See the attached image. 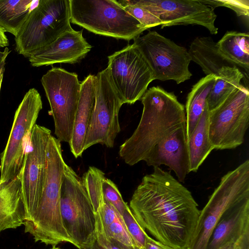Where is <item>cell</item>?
Listing matches in <instances>:
<instances>
[{
    "instance_id": "1",
    "label": "cell",
    "mask_w": 249,
    "mask_h": 249,
    "mask_svg": "<svg viewBox=\"0 0 249 249\" xmlns=\"http://www.w3.org/2000/svg\"><path fill=\"white\" fill-rule=\"evenodd\" d=\"M129 208L140 225L157 241L188 249L200 211L191 192L160 167L144 176Z\"/></svg>"
},
{
    "instance_id": "2",
    "label": "cell",
    "mask_w": 249,
    "mask_h": 249,
    "mask_svg": "<svg viewBox=\"0 0 249 249\" xmlns=\"http://www.w3.org/2000/svg\"><path fill=\"white\" fill-rule=\"evenodd\" d=\"M141 100L143 110L140 122L119 148L120 157L130 166L145 161L155 147L186 126L185 107L173 92L153 87Z\"/></svg>"
},
{
    "instance_id": "3",
    "label": "cell",
    "mask_w": 249,
    "mask_h": 249,
    "mask_svg": "<svg viewBox=\"0 0 249 249\" xmlns=\"http://www.w3.org/2000/svg\"><path fill=\"white\" fill-rule=\"evenodd\" d=\"M66 163L60 142L51 136L47 149L45 182L38 207L32 219L24 222L25 232L36 242L53 247L62 242L75 244L67 232L61 216L60 195Z\"/></svg>"
},
{
    "instance_id": "4",
    "label": "cell",
    "mask_w": 249,
    "mask_h": 249,
    "mask_svg": "<svg viewBox=\"0 0 249 249\" xmlns=\"http://www.w3.org/2000/svg\"><path fill=\"white\" fill-rule=\"evenodd\" d=\"M71 22L96 34L129 41L146 29L116 0H70Z\"/></svg>"
},
{
    "instance_id": "5",
    "label": "cell",
    "mask_w": 249,
    "mask_h": 249,
    "mask_svg": "<svg viewBox=\"0 0 249 249\" xmlns=\"http://www.w3.org/2000/svg\"><path fill=\"white\" fill-rule=\"evenodd\" d=\"M70 22V0H38L15 36L16 51L29 58L72 30Z\"/></svg>"
},
{
    "instance_id": "6",
    "label": "cell",
    "mask_w": 249,
    "mask_h": 249,
    "mask_svg": "<svg viewBox=\"0 0 249 249\" xmlns=\"http://www.w3.org/2000/svg\"><path fill=\"white\" fill-rule=\"evenodd\" d=\"M247 197H249V160L221 178L200 212L188 249H206L212 232L223 213Z\"/></svg>"
},
{
    "instance_id": "7",
    "label": "cell",
    "mask_w": 249,
    "mask_h": 249,
    "mask_svg": "<svg viewBox=\"0 0 249 249\" xmlns=\"http://www.w3.org/2000/svg\"><path fill=\"white\" fill-rule=\"evenodd\" d=\"M63 225L78 249H89L93 242L96 218L82 178L67 164L60 195Z\"/></svg>"
},
{
    "instance_id": "8",
    "label": "cell",
    "mask_w": 249,
    "mask_h": 249,
    "mask_svg": "<svg viewBox=\"0 0 249 249\" xmlns=\"http://www.w3.org/2000/svg\"><path fill=\"white\" fill-rule=\"evenodd\" d=\"M249 123V91L241 84L220 105L209 111V137L214 149L241 145Z\"/></svg>"
},
{
    "instance_id": "9",
    "label": "cell",
    "mask_w": 249,
    "mask_h": 249,
    "mask_svg": "<svg viewBox=\"0 0 249 249\" xmlns=\"http://www.w3.org/2000/svg\"><path fill=\"white\" fill-rule=\"evenodd\" d=\"M41 82L49 102L54 123V134L60 142L69 143L81 89L76 73L52 67Z\"/></svg>"
},
{
    "instance_id": "10",
    "label": "cell",
    "mask_w": 249,
    "mask_h": 249,
    "mask_svg": "<svg viewBox=\"0 0 249 249\" xmlns=\"http://www.w3.org/2000/svg\"><path fill=\"white\" fill-rule=\"evenodd\" d=\"M153 73L154 80H173L180 84L190 79L188 51L156 31H149L133 39Z\"/></svg>"
},
{
    "instance_id": "11",
    "label": "cell",
    "mask_w": 249,
    "mask_h": 249,
    "mask_svg": "<svg viewBox=\"0 0 249 249\" xmlns=\"http://www.w3.org/2000/svg\"><path fill=\"white\" fill-rule=\"evenodd\" d=\"M95 76V102L85 136L84 151L97 143L113 147L121 130L119 113L124 103L113 86L108 69Z\"/></svg>"
},
{
    "instance_id": "12",
    "label": "cell",
    "mask_w": 249,
    "mask_h": 249,
    "mask_svg": "<svg viewBox=\"0 0 249 249\" xmlns=\"http://www.w3.org/2000/svg\"><path fill=\"white\" fill-rule=\"evenodd\" d=\"M42 108L40 94L36 89H30L16 111L7 144L0 154V185L19 173L29 135Z\"/></svg>"
},
{
    "instance_id": "13",
    "label": "cell",
    "mask_w": 249,
    "mask_h": 249,
    "mask_svg": "<svg viewBox=\"0 0 249 249\" xmlns=\"http://www.w3.org/2000/svg\"><path fill=\"white\" fill-rule=\"evenodd\" d=\"M109 76L124 104H133L141 99L154 80L151 69L132 44L108 56Z\"/></svg>"
},
{
    "instance_id": "14",
    "label": "cell",
    "mask_w": 249,
    "mask_h": 249,
    "mask_svg": "<svg viewBox=\"0 0 249 249\" xmlns=\"http://www.w3.org/2000/svg\"><path fill=\"white\" fill-rule=\"evenodd\" d=\"M52 136L48 128L35 124L28 136L23 165L19 172L25 221L33 217L45 182L48 144Z\"/></svg>"
},
{
    "instance_id": "15",
    "label": "cell",
    "mask_w": 249,
    "mask_h": 249,
    "mask_svg": "<svg viewBox=\"0 0 249 249\" xmlns=\"http://www.w3.org/2000/svg\"><path fill=\"white\" fill-rule=\"evenodd\" d=\"M159 18L163 22L161 28L178 25L195 24L207 28L216 35V15L212 7L199 0H128Z\"/></svg>"
},
{
    "instance_id": "16",
    "label": "cell",
    "mask_w": 249,
    "mask_h": 249,
    "mask_svg": "<svg viewBox=\"0 0 249 249\" xmlns=\"http://www.w3.org/2000/svg\"><path fill=\"white\" fill-rule=\"evenodd\" d=\"M91 48L83 36V30L72 29L35 52L29 60L32 66L36 67L55 63L75 64L84 58Z\"/></svg>"
},
{
    "instance_id": "17",
    "label": "cell",
    "mask_w": 249,
    "mask_h": 249,
    "mask_svg": "<svg viewBox=\"0 0 249 249\" xmlns=\"http://www.w3.org/2000/svg\"><path fill=\"white\" fill-rule=\"evenodd\" d=\"M249 238V197L228 208L213 229L206 249H218L227 243L238 245Z\"/></svg>"
},
{
    "instance_id": "18",
    "label": "cell",
    "mask_w": 249,
    "mask_h": 249,
    "mask_svg": "<svg viewBox=\"0 0 249 249\" xmlns=\"http://www.w3.org/2000/svg\"><path fill=\"white\" fill-rule=\"evenodd\" d=\"M149 166H168L180 182L190 172L186 126L182 127L157 145L144 161Z\"/></svg>"
},
{
    "instance_id": "19",
    "label": "cell",
    "mask_w": 249,
    "mask_h": 249,
    "mask_svg": "<svg viewBox=\"0 0 249 249\" xmlns=\"http://www.w3.org/2000/svg\"><path fill=\"white\" fill-rule=\"evenodd\" d=\"M96 76L88 75L81 83L79 101L69 145L75 158L81 157L88 127L95 102Z\"/></svg>"
},
{
    "instance_id": "20",
    "label": "cell",
    "mask_w": 249,
    "mask_h": 249,
    "mask_svg": "<svg viewBox=\"0 0 249 249\" xmlns=\"http://www.w3.org/2000/svg\"><path fill=\"white\" fill-rule=\"evenodd\" d=\"M25 221L19 174L0 185V232L16 229Z\"/></svg>"
},
{
    "instance_id": "21",
    "label": "cell",
    "mask_w": 249,
    "mask_h": 249,
    "mask_svg": "<svg viewBox=\"0 0 249 249\" xmlns=\"http://www.w3.org/2000/svg\"><path fill=\"white\" fill-rule=\"evenodd\" d=\"M188 51L191 60L199 65L206 75L217 77L224 67H237L220 53L216 42L209 36L195 39Z\"/></svg>"
},
{
    "instance_id": "22",
    "label": "cell",
    "mask_w": 249,
    "mask_h": 249,
    "mask_svg": "<svg viewBox=\"0 0 249 249\" xmlns=\"http://www.w3.org/2000/svg\"><path fill=\"white\" fill-rule=\"evenodd\" d=\"M209 111L207 103L197 125L187 140L190 172H196L214 149L209 137Z\"/></svg>"
},
{
    "instance_id": "23",
    "label": "cell",
    "mask_w": 249,
    "mask_h": 249,
    "mask_svg": "<svg viewBox=\"0 0 249 249\" xmlns=\"http://www.w3.org/2000/svg\"><path fill=\"white\" fill-rule=\"evenodd\" d=\"M215 79L216 77L213 74L206 75L193 86L187 95L185 107L187 140L204 110Z\"/></svg>"
},
{
    "instance_id": "24",
    "label": "cell",
    "mask_w": 249,
    "mask_h": 249,
    "mask_svg": "<svg viewBox=\"0 0 249 249\" xmlns=\"http://www.w3.org/2000/svg\"><path fill=\"white\" fill-rule=\"evenodd\" d=\"M216 45L220 53L239 69H243L249 78V33L228 31Z\"/></svg>"
},
{
    "instance_id": "25",
    "label": "cell",
    "mask_w": 249,
    "mask_h": 249,
    "mask_svg": "<svg viewBox=\"0 0 249 249\" xmlns=\"http://www.w3.org/2000/svg\"><path fill=\"white\" fill-rule=\"evenodd\" d=\"M38 1L0 0V28L15 36Z\"/></svg>"
},
{
    "instance_id": "26",
    "label": "cell",
    "mask_w": 249,
    "mask_h": 249,
    "mask_svg": "<svg viewBox=\"0 0 249 249\" xmlns=\"http://www.w3.org/2000/svg\"><path fill=\"white\" fill-rule=\"evenodd\" d=\"M244 77L237 67H224L216 77L214 84L209 93L207 103L210 111L220 105L241 84Z\"/></svg>"
},
{
    "instance_id": "27",
    "label": "cell",
    "mask_w": 249,
    "mask_h": 249,
    "mask_svg": "<svg viewBox=\"0 0 249 249\" xmlns=\"http://www.w3.org/2000/svg\"><path fill=\"white\" fill-rule=\"evenodd\" d=\"M105 227L108 235L120 249H141L127 230L120 213L114 222Z\"/></svg>"
},
{
    "instance_id": "28",
    "label": "cell",
    "mask_w": 249,
    "mask_h": 249,
    "mask_svg": "<svg viewBox=\"0 0 249 249\" xmlns=\"http://www.w3.org/2000/svg\"><path fill=\"white\" fill-rule=\"evenodd\" d=\"M116 1L146 30L158 25L162 26L163 24L159 18L150 12L139 5L130 3L128 0Z\"/></svg>"
},
{
    "instance_id": "29",
    "label": "cell",
    "mask_w": 249,
    "mask_h": 249,
    "mask_svg": "<svg viewBox=\"0 0 249 249\" xmlns=\"http://www.w3.org/2000/svg\"><path fill=\"white\" fill-rule=\"evenodd\" d=\"M122 216L127 230L136 244L141 249H144L146 239L148 235L138 223L129 206Z\"/></svg>"
},
{
    "instance_id": "30",
    "label": "cell",
    "mask_w": 249,
    "mask_h": 249,
    "mask_svg": "<svg viewBox=\"0 0 249 249\" xmlns=\"http://www.w3.org/2000/svg\"><path fill=\"white\" fill-rule=\"evenodd\" d=\"M102 190L105 199L122 215L128 206L123 200L116 185L105 177L102 181Z\"/></svg>"
},
{
    "instance_id": "31",
    "label": "cell",
    "mask_w": 249,
    "mask_h": 249,
    "mask_svg": "<svg viewBox=\"0 0 249 249\" xmlns=\"http://www.w3.org/2000/svg\"><path fill=\"white\" fill-rule=\"evenodd\" d=\"M95 213L96 230L93 242L90 248L92 249H120L107 234L99 213Z\"/></svg>"
},
{
    "instance_id": "32",
    "label": "cell",
    "mask_w": 249,
    "mask_h": 249,
    "mask_svg": "<svg viewBox=\"0 0 249 249\" xmlns=\"http://www.w3.org/2000/svg\"><path fill=\"white\" fill-rule=\"evenodd\" d=\"M204 4L214 8L224 6L232 10L238 17L246 18L249 16V0H199Z\"/></svg>"
},
{
    "instance_id": "33",
    "label": "cell",
    "mask_w": 249,
    "mask_h": 249,
    "mask_svg": "<svg viewBox=\"0 0 249 249\" xmlns=\"http://www.w3.org/2000/svg\"><path fill=\"white\" fill-rule=\"evenodd\" d=\"M144 249H175L155 240L148 236L146 239Z\"/></svg>"
},
{
    "instance_id": "34",
    "label": "cell",
    "mask_w": 249,
    "mask_h": 249,
    "mask_svg": "<svg viewBox=\"0 0 249 249\" xmlns=\"http://www.w3.org/2000/svg\"><path fill=\"white\" fill-rule=\"evenodd\" d=\"M8 45V39L5 32L0 28V47H7Z\"/></svg>"
},
{
    "instance_id": "35",
    "label": "cell",
    "mask_w": 249,
    "mask_h": 249,
    "mask_svg": "<svg viewBox=\"0 0 249 249\" xmlns=\"http://www.w3.org/2000/svg\"><path fill=\"white\" fill-rule=\"evenodd\" d=\"M5 60L6 59H4L0 64V89L5 70Z\"/></svg>"
},
{
    "instance_id": "36",
    "label": "cell",
    "mask_w": 249,
    "mask_h": 249,
    "mask_svg": "<svg viewBox=\"0 0 249 249\" xmlns=\"http://www.w3.org/2000/svg\"><path fill=\"white\" fill-rule=\"evenodd\" d=\"M218 249H239V248L236 244L230 242L227 243Z\"/></svg>"
},
{
    "instance_id": "37",
    "label": "cell",
    "mask_w": 249,
    "mask_h": 249,
    "mask_svg": "<svg viewBox=\"0 0 249 249\" xmlns=\"http://www.w3.org/2000/svg\"><path fill=\"white\" fill-rule=\"evenodd\" d=\"M9 53L10 51L8 47H5L3 51L0 49V64L4 59L7 58Z\"/></svg>"
},
{
    "instance_id": "38",
    "label": "cell",
    "mask_w": 249,
    "mask_h": 249,
    "mask_svg": "<svg viewBox=\"0 0 249 249\" xmlns=\"http://www.w3.org/2000/svg\"><path fill=\"white\" fill-rule=\"evenodd\" d=\"M51 249H61L58 247H56V246H53Z\"/></svg>"
},
{
    "instance_id": "39",
    "label": "cell",
    "mask_w": 249,
    "mask_h": 249,
    "mask_svg": "<svg viewBox=\"0 0 249 249\" xmlns=\"http://www.w3.org/2000/svg\"><path fill=\"white\" fill-rule=\"evenodd\" d=\"M89 249H91V248H89Z\"/></svg>"
}]
</instances>
